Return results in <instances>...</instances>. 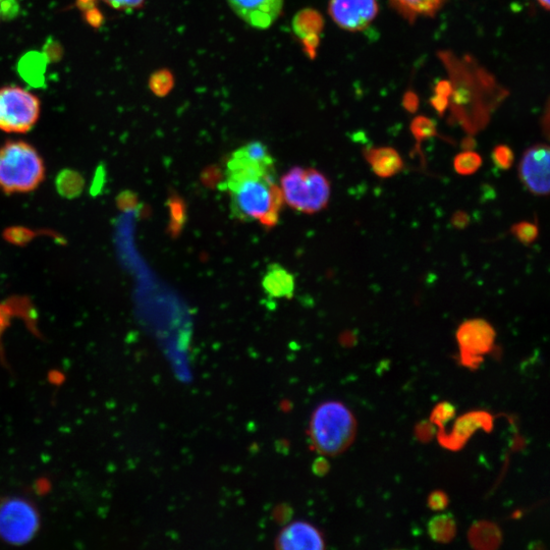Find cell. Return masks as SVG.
Segmentation results:
<instances>
[{"label": "cell", "mask_w": 550, "mask_h": 550, "mask_svg": "<svg viewBox=\"0 0 550 550\" xmlns=\"http://www.w3.org/2000/svg\"><path fill=\"white\" fill-rule=\"evenodd\" d=\"M328 13L341 29L359 32L376 19L379 7L377 0H330Z\"/></svg>", "instance_id": "cell-9"}, {"label": "cell", "mask_w": 550, "mask_h": 550, "mask_svg": "<svg viewBox=\"0 0 550 550\" xmlns=\"http://www.w3.org/2000/svg\"><path fill=\"white\" fill-rule=\"evenodd\" d=\"M232 11L254 29H269L281 17L285 0H227Z\"/></svg>", "instance_id": "cell-11"}, {"label": "cell", "mask_w": 550, "mask_h": 550, "mask_svg": "<svg viewBox=\"0 0 550 550\" xmlns=\"http://www.w3.org/2000/svg\"><path fill=\"white\" fill-rule=\"evenodd\" d=\"M357 435V420L342 402L327 401L318 405L309 422L313 449L324 457L345 453Z\"/></svg>", "instance_id": "cell-2"}, {"label": "cell", "mask_w": 550, "mask_h": 550, "mask_svg": "<svg viewBox=\"0 0 550 550\" xmlns=\"http://www.w3.org/2000/svg\"><path fill=\"white\" fill-rule=\"evenodd\" d=\"M468 538L475 549L492 550L499 548L502 544L503 533L497 524L479 521L471 527Z\"/></svg>", "instance_id": "cell-16"}, {"label": "cell", "mask_w": 550, "mask_h": 550, "mask_svg": "<svg viewBox=\"0 0 550 550\" xmlns=\"http://www.w3.org/2000/svg\"><path fill=\"white\" fill-rule=\"evenodd\" d=\"M175 86V78L169 70H159L152 74L149 87L153 94L158 97L169 95Z\"/></svg>", "instance_id": "cell-20"}, {"label": "cell", "mask_w": 550, "mask_h": 550, "mask_svg": "<svg viewBox=\"0 0 550 550\" xmlns=\"http://www.w3.org/2000/svg\"><path fill=\"white\" fill-rule=\"evenodd\" d=\"M363 155L372 172L381 179L393 178L404 169L401 155L392 147L368 148L364 150Z\"/></svg>", "instance_id": "cell-13"}, {"label": "cell", "mask_w": 550, "mask_h": 550, "mask_svg": "<svg viewBox=\"0 0 550 550\" xmlns=\"http://www.w3.org/2000/svg\"><path fill=\"white\" fill-rule=\"evenodd\" d=\"M225 175L234 217L264 228L278 225L284 198L266 145L256 141L236 150L227 162Z\"/></svg>", "instance_id": "cell-1"}, {"label": "cell", "mask_w": 550, "mask_h": 550, "mask_svg": "<svg viewBox=\"0 0 550 550\" xmlns=\"http://www.w3.org/2000/svg\"><path fill=\"white\" fill-rule=\"evenodd\" d=\"M403 106L408 113L414 114L419 108V97L413 91H408L404 95Z\"/></svg>", "instance_id": "cell-29"}, {"label": "cell", "mask_w": 550, "mask_h": 550, "mask_svg": "<svg viewBox=\"0 0 550 550\" xmlns=\"http://www.w3.org/2000/svg\"><path fill=\"white\" fill-rule=\"evenodd\" d=\"M280 550H321L326 547L322 532L307 521H294L284 527L274 541Z\"/></svg>", "instance_id": "cell-12"}, {"label": "cell", "mask_w": 550, "mask_h": 550, "mask_svg": "<svg viewBox=\"0 0 550 550\" xmlns=\"http://www.w3.org/2000/svg\"><path fill=\"white\" fill-rule=\"evenodd\" d=\"M469 224V216L463 211H459L453 216V225L458 229H464Z\"/></svg>", "instance_id": "cell-31"}, {"label": "cell", "mask_w": 550, "mask_h": 550, "mask_svg": "<svg viewBox=\"0 0 550 550\" xmlns=\"http://www.w3.org/2000/svg\"><path fill=\"white\" fill-rule=\"evenodd\" d=\"M430 103L440 116H444L450 105V98L434 94Z\"/></svg>", "instance_id": "cell-28"}, {"label": "cell", "mask_w": 550, "mask_h": 550, "mask_svg": "<svg viewBox=\"0 0 550 550\" xmlns=\"http://www.w3.org/2000/svg\"><path fill=\"white\" fill-rule=\"evenodd\" d=\"M511 233L520 243L529 246L537 240L539 229L533 223L521 222L512 227Z\"/></svg>", "instance_id": "cell-23"}, {"label": "cell", "mask_w": 550, "mask_h": 550, "mask_svg": "<svg viewBox=\"0 0 550 550\" xmlns=\"http://www.w3.org/2000/svg\"><path fill=\"white\" fill-rule=\"evenodd\" d=\"M6 326V315L3 313L2 310H0V333H2V330Z\"/></svg>", "instance_id": "cell-32"}, {"label": "cell", "mask_w": 550, "mask_h": 550, "mask_svg": "<svg viewBox=\"0 0 550 550\" xmlns=\"http://www.w3.org/2000/svg\"><path fill=\"white\" fill-rule=\"evenodd\" d=\"M456 337L463 365L476 369L492 350L497 334L488 321L476 318L463 322Z\"/></svg>", "instance_id": "cell-7"}, {"label": "cell", "mask_w": 550, "mask_h": 550, "mask_svg": "<svg viewBox=\"0 0 550 550\" xmlns=\"http://www.w3.org/2000/svg\"><path fill=\"white\" fill-rule=\"evenodd\" d=\"M427 530L433 541L447 544L457 535V522L452 514H440L429 521Z\"/></svg>", "instance_id": "cell-18"}, {"label": "cell", "mask_w": 550, "mask_h": 550, "mask_svg": "<svg viewBox=\"0 0 550 550\" xmlns=\"http://www.w3.org/2000/svg\"><path fill=\"white\" fill-rule=\"evenodd\" d=\"M417 436L422 442H428L434 435V427L428 423H421L416 429Z\"/></svg>", "instance_id": "cell-30"}, {"label": "cell", "mask_w": 550, "mask_h": 550, "mask_svg": "<svg viewBox=\"0 0 550 550\" xmlns=\"http://www.w3.org/2000/svg\"><path fill=\"white\" fill-rule=\"evenodd\" d=\"M44 162L25 141H10L0 147V189L6 193L34 191L44 180Z\"/></svg>", "instance_id": "cell-3"}, {"label": "cell", "mask_w": 550, "mask_h": 550, "mask_svg": "<svg viewBox=\"0 0 550 550\" xmlns=\"http://www.w3.org/2000/svg\"><path fill=\"white\" fill-rule=\"evenodd\" d=\"M102 2L117 11H134L142 8L146 0H102Z\"/></svg>", "instance_id": "cell-27"}, {"label": "cell", "mask_w": 550, "mask_h": 550, "mask_svg": "<svg viewBox=\"0 0 550 550\" xmlns=\"http://www.w3.org/2000/svg\"><path fill=\"white\" fill-rule=\"evenodd\" d=\"M39 528V515L24 499L11 498L0 503V538L21 545L33 539Z\"/></svg>", "instance_id": "cell-6"}, {"label": "cell", "mask_w": 550, "mask_h": 550, "mask_svg": "<svg viewBox=\"0 0 550 550\" xmlns=\"http://www.w3.org/2000/svg\"><path fill=\"white\" fill-rule=\"evenodd\" d=\"M482 167V157L475 151L459 153L454 159V169L460 176H472Z\"/></svg>", "instance_id": "cell-19"}, {"label": "cell", "mask_w": 550, "mask_h": 550, "mask_svg": "<svg viewBox=\"0 0 550 550\" xmlns=\"http://www.w3.org/2000/svg\"><path fill=\"white\" fill-rule=\"evenodd\" d=\"M263 285L266 292L277 298L290 297L294 290L292 275L278 265L270 267L265 275Z\"/></svg>", "instance_id": "cell-17"}, {"label": "cell", "mask_w": 550, "mask_h": 550, "mask_svg": "<svg viewBox=\"0 0 550 550\" xmlns=\"http://www.w3.org/2000/svg\"><path fill=\"white\" fill-rule=\"evenodd\" d=\"M40 115L41 101L34 93L16 85L0 88V130L28 133L36 126Z\"/></svg>", "instance_id": "cell-5"}, {"label": "cell", "mask_w": 550, "mask_h": 550, "mask_svg": "<svg viewBox=\"0 0 550 550\" xmlns=\"http://www.w3.org/2000/svg\"><path fill=\"white\" fill-rule=\"evenodd\" d=\"M20 13L19 0H0V23L13 21Z\"/></svg>", "instance_id": "cell-25"}, {"label": "cell", "mask_w": 550, "mask_h": 550, "mask_svg": "<svg viewBox=\"0 0 550 550\" xmlns=\"http://www.w3.org/2000/svg\"><path fill=\"white\" fill-rule=\"evenodd\" d=\"M281 190L291 208L305 214H314L328 205L330 183L315 169L293 168L281 179Z\"/></svg>", "instance_id": "cell-4"}, {"label": "cell", "mask_w": 550, "mask_h": 550, "mask_svg": "<svg viewBox=\"0 0 550 550\" xmlns=\"http://www.w3.org/2000/svg\"><path fill=\"white\" fill-rule=\"evenodd\" d=\"M292 26L303 46L306 48L319 46L324 19L318 11L310 8L299 11L293 19Z\"/></svg>", "instance_id": "cell-14"}, {"label": "cell", "mask_w": 550, "mask_h": 550, "mask_svg": "<svg viewBox=\"0 0 550 550\" xmlns=\"http://www.w3.org/2000/svg\"><path fill=\"white\" fill-rule=\"evenodd\" d=\"M492 160L495 167L502 171H508L513 167L515 155L507 145H498L492 151Z\"/></svg>", "instance_id": "cell-24"}, {"label": "cell", "mask_w": 550, "mask_h": 550, "mask_svg": "<svg viewBox=\"0 0 550 550\" xmlns=\"http://www.w3.org/2000/svg\"><path fill=\"white\" fill-rule=\"evenodd\" d=\"M456 407L449 402H443L436 405L431 413L430 422L437 426L439 429L445 428V426L455 419Z\"/></svg>", "instance_id": "cell-22"}, {"label": "cell", "mask_w": 550, "mask_h": 550, "mask_svg": "<svg viewBox=\"0 0 550 550\" xmlns=\"http://www.w3.org/2000/svg\"><path fill=\"white\" fill-rule=\"evenodd\" d=\"M391 6L407 21L434 17L449 0H389Z\"/></svg>", "instance_id": "cell-15"}, {"label": "cell", "mask_w": 550, "mask_h": 550, "mask_svg": "<svg viewBox=\"0 0 550 550\" xmlns=\"http://www.w3.org/2000/svg\"><path fill=\"white\" fill-rule=\"evenodd\" d=\"M550 150L546 144L528 148L519 164V177L526 189L535 196L549 194Z\"/></svg>", "instance_id": "cell-8"}, {"label": "cell", "mask_w": 550, "mask_h": 550, "mask_svg": "<svg viewBox=\"0 0 550 550\" xmlns=\"http://www.w3.org/2000/svg\"><path fill=\"white\" fill-rule=\"evenodd\" d=\"M537 3L545 10L549 11L550 2L549 0H537Z\"/></svg>", "instance_id": "cell-33"}, {"label": "cell", "mask_w": 550, "mask_h": 550, "mask_svg": "<svg viewBox=\"0 0 550 550\" xmlns=\"http://www.w3.org/2000/svg\"><path fill=\"white\" fill-rule=\"evenodd\" d=\"M450 499L448 494L443 490H434L429 494L427 505L428 508L435 512L444 511L448 508Z\"/></svg>", "instance_id": "cell-26"}, {"label": "cell", "mask_w": 550, "mask_h": 550, "mask_svg": "<svg viewBox=\"0 0 550 550\" xmlns=\"http://www.w3.org/2000/svg\"><path fill=\"white\" fill-rule=\"evenodd\" d=\"M411 132L417 142V149L421 143L437 135L435 123L429 118L420 116L413 120Z\"/></svg>", "instance_id": "cell-21"}, {"label": "cell", "mask_w": 550, "mask_h": 550, "mask_svg": "<svg viewBox=\"0 0 550 550\" xmlns=\"http://www.w3.org/2000/svg\"><path fill=\"white\" fill-rule=\"evenodd\" d=\"M493 416L484 411L469 412L457 419L453 430L447 433L439 429L437 439L440 446L450 451L462 450L469 439L479 430L490 432L493 429Z\"/></svg>", "instance_id": "cell-10"}]
</instances>
